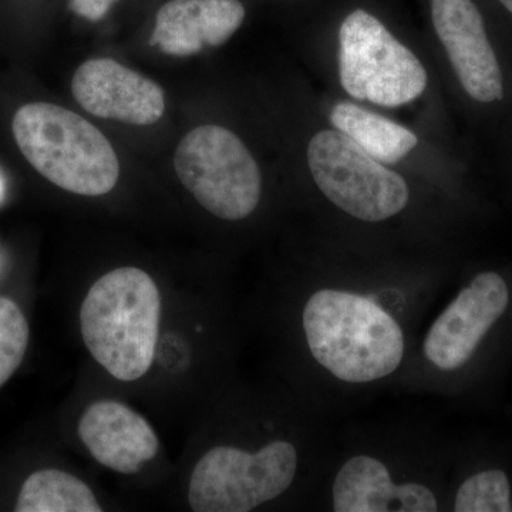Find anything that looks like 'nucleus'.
Here are the masks:
<instances>
[{"label": "nucleus", "mask_w": 512, "mask_h": 512, "mask_svg": "<svg viewBox=\"0 0 512 512\" xmlns=\"http://www.w3.org/2000/svg\"><path fill=\"white\" fill-rule=\"evenodd\" d=\"M330 121L340 133L352 138L357 146L380 163H397L419 143V138L409 128L350 101L336 104L330 111Z\"/></svg>", "instance_id": "nucleus-13"}, {"label": "nucleus", "mask_w": 512, "mask_h": 512, "mask_svg": "<svg viewBox=\"0 0 512 512\" xmlns=\"http://www.w3.org/2000/svg\"><path fill=\"white\" fill-rule=\"evenodd\" d=\"M510 291L503 276L484 272L451 302L424 340V355L441 370L466 365L481 340L504 315Z\"/></svg>", "instance_id": "nucleus-8"}, {"label": "nucleus", "mask_w": 512, "mask_h": 512, "mask_svg": "<svg viewBox=\"0 0 512 512\" xmlns=\"http://www.w3.org/2000/svg\"><path fill=\"white\" fill-rule=\"evenodd\" d=\"M303 329L316 362L343 382H375L402 363L399 323L365 296L333 289L313 293L303 309Z\"/></svg>", "instance_id": "nucleus-2"}, {"label": "nucleus", "mask_w": 512, "mask_h": 512, "mask_svg": "<svg viewBox=\"0 0 512 512\" xmlns=\"http://www.w3.org/2000/svg\"><path fill=\"white\" fill-rule=\"evenodd\" d=\"M339 76L353 99L383 107L416 100L427 87V72L375 16L353 10L339 29Z\"/></svg>", "instance_id": "nucleus-5"}, {"label": "nucleus", "mask_w": 512, "mask_h": 512, "mask_svg": "<svg viewBox=\"0 0 512 512\" xmlns=\"http://www.w3.org/2000/svg\"><path fill=\"white\" fill-rule=\"evenodd\" d=\"M119 0H69V8L79 18L99 22L106 18Z\"/></svg>", "instance_id": "nucleus-18"}, {"label": "nucleus", "mask_w": 512, "mask_h": 512, "mask_svg": "<svg viewBox=\"0 0 512 512\" xmlns=\"http://www.w3.org/2000/svg\"><path fill=\"white\" fill-rule=\"evenodd\" d=\"M174 167L198 204L221 220H244L261 200L258 164L241 138L228 128L191 130L175 150Z\"/></svg>", "instance_id": "nucleus-4"}, {"label": "nucleus", "mask_w": 512, "mask_h": 512, "mask_svg": "<svg viewBox=\"0 0 512 512\" xmlns=\"http://www.w3.org/2000/svg\"><path fill=\"white\" fill-rule=\"evenodd\" d=\"M12 131L26 160L56 187L84 197H100L116 187V151L99 128L72 110L26 104L16 111Z\"/></svg>", "instance_id": "nucleus-3"}, {"label": "nucleus", "mask_w": 512, "mask_h": 512, "mask_svg": "<svg viewBox=\"0 0 512 512\" xmlns=\"http://www.w3.org/2000/svg\"><path fill=\"white\" fill-rule=\"evenodd\" d=\"M454 510L457 512H508L511 487L507 474L490 470L468 478L458 488Z\"/></svg>", "instance_id": "nucleus-16"}, {"label": "nucleus", "mask_w": 512, "mask_h": 512, "mask_svg": "<svg viewBox=\"0 0 512 512\" xmlns=\"http://www.w3.org/2000/svg\"><path fill=\"white\" fill-rule=\"evenodd\" d=\"M150 46L165 55L192 56L205 45V0H167L157 10Z\"/></svg>", "instance_id": "nucleus-15"}, {"label": "nucleus", "mask_w": 512, "mask_h": 512, "mask_svg": "<svg viewBox=\"0 0 512 512\" xmlns=\"http://www.w3.org/2000/svg\"><path fill=\"white\" fill-rule=\"evenodd\" d=\"M29 323L12 299L0 296V387L22 365L29 345Z\"/></svg>", "instance_id": "nucleus-17"}, {"label": "nucleus", "mask_w": 512, "mask_h": 512, "mask_svg": "<svg viewBox=\"0 0 512 512\" xmlns=\"http://www.w3.org/2000/svg\"><path fill=\"white\" fill-rule=\"evenodd\" d=\"M336 512H433L437 500L417 483L397 485L376 458L357 456L340 468L333 484Z\"/></svg>", "instance_id": "nucleus-12"}, {"label": "nucleus", "mask_w": 512, "mask_h": 512, "mask_svg": "<svg viewBox=\"0 0 512 512\" xmlns=\"http://www.w3.org/2000/svg\"><path fill=\"white\" fill-rule=\"evenodd\" d=\"M0 191H2V185H0Z\"/></svg>", "instance_id": "nucleus-20"}, {"label": "nucleus", "mask_w": 512, "mask_h": 512, "mask_svg": "<svg viewBox=\"0 0 512 512\" xmlns=\"http://www.w3.org/2000/svg\"><path fill=\"white\" fill-rule=\"evenodd\" d=\"M296 470V448L286 441L266 444L255 454L214 447L192 470L188 503L195 512L252 511L284 494Z\"/></svg>", "instance_id": "nucleus-6"}, {"label": "nucleus", "mask_w": 512, "mask_h": 512, "mask_svg": "<svg viewBox=\"0 0 512 512\" xmlns=\"http://www.w3.org/2000/svg\"><path fill=\"white\" fill-rule=\"evenodd\" d=\"M308 165L325 197L357 220H389L409 202L402 175L384 167L339 130L319 131L312 137Z\"/></svg>", "instance_id": "nucleus-7"}, {"label": "nucleus", "mask_w": 512, "mask_h": 512, "mask_svg": "<svg viewBox=\"0 0 512 512\" xmlns=\"http://www.w3.org/2000/svg\"><path fill=\"white\" fill-rule=\"evenodd\" d=\"M431 18L468 96L480 103L503 99V73L476 3L431 0Z\"/></svg>", "instance_id": "nucleus-9"}, {"label": "nucleus", "mask_w": 512, "mask_h": 512, "mask_svg": "<svg viewBox=\"0 0 512 512\" xmlns=\"http://www.w3.org/2000/svg\"><path fill=\"white\" fill-rule=\"evenodd\" d=\"M498 2L501 3V5L504 6L505 9L508 10V12L512 15V0H498Z\"/></svg>", "instance_id": "nucleus-19"}, {"label": "nucleus", "mask_w": 512, "mask_h": 512, "mask_svg": "<svg viewBox=\"0 0 512 512\" xmlns=\"http://www.w3.org/2000/svg\"><path fill=\"white\" fill-rule=\"evenodd\" d=\"M72 93L87 113L100 119L151 126L163 117V89L116 60H87L74 73Z\"/></svg>", "instance_id": "nucleus-10"}, {"label": "nucleus", "mask_w": 512, "mask_h": 512, "mask_svg": "<svg viewBox=\"0 0 512 512\" xmlns=\"http://www.w3.org/2000/svg\"><path fill=\"white\" fill-rule=\"evenodd\" d=\"M161 295L143 269L124 266L94 282L80 308L84 345L121 382L141 379L156 357Z\"/></svg>", "instance_id": "nucleus-1"}, {"label": "nucleus", "mask_w": 512, "mask_h": 512, "mask_svg": "<svg viewBox=\"0 0 512 512\" xmlns=\"http://www.w3.org/2000/svg\"><path fill=\"white\" fill-rule=\"evenodd\" d=\"M80 440L101 464L121 474H136L157 456L156 431L126 404L101 400L79 421Z\"/></svg>", "instance_id": "nucleus-11"}, {"label": "nucleus", "mask_w": 512, "mask_h": 512, "mask_svg": "<svg viewBox=\"0 0 512 512\" xmlns=\"http://www.w3.org/2000/svg\"><path fill=\"white\" fill-rule=\"evenodd\" d=\"M18 512H100L89 485L60 470L36 471L20 490Z\"/></svg>", "instance_id": "nucleus-14"}]
</instances>
